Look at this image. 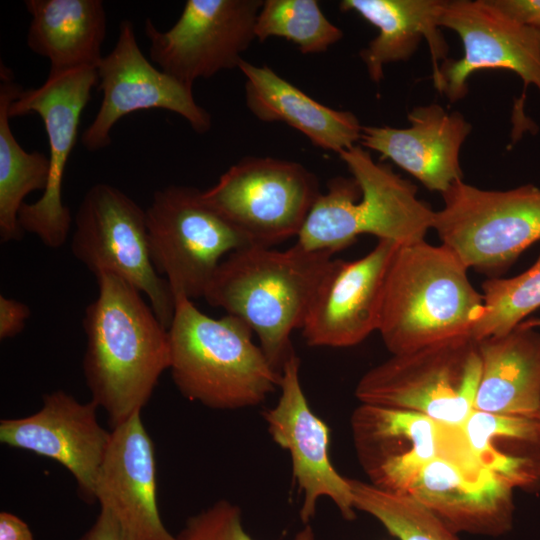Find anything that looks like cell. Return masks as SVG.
<instances>
[{"label":"cell","instance_id":"obj_18","mask_svg":"<svg viewBox=\"0 0 540 540\" xmlns=\"http://www.w3.org/2000/svg\"><path fill=\"white\" fill-rule=\"evenodd\" d=\"M97 408L94 401L82 403L63 390L47 393L36 413L0 421V442L63 465L82 499L94 503L96 479L112 433L99 424Z\"/></svg>","mask_w":540,"mask_h":540},{"label":"cell","instance_id":"obj_1","mask_svg":"<svg viewBox=\"0 0 540 540\" xmlns=\"http://www.w3.org/2000/svg\"><path fill=\"white\" fill-rule=\"evenodd\" d=\"M96 279L97 297L83 316V373L92 401L104 409L113 429L151 398L170 367V339L139 290L115 275Z\"/></svg>","mask_w":540,"mask_h":540},{"label":"cell","instance_id":"obj_8","mask_svg":"<svg viewBox=\"0 0 540 540\" xmlns=\"http://www.w3.org/2000/svg\"><path fill=\"white\" fill-rule=\"evenodd\" d=\"M145 211L151 259L174 298L179 294L189 299L204 297L223 259L252 246L195 187L158 189Z\"/></svg>","mask_w":540,"mask_h":540},{"label":"cell","instance_id":"obj_14","mask_svg":"<svg viewBox=\"0 0 540 540\" xmlns=\"http://www.w3.org/2000/svg\"><path fill=\"white\" fill-rule=\"evenodd\" d=\"M100 107L81 136L83 147L100 151L111 143V130L123 117L142 110L162 109L182 116L196 133L212 126L210 113L200 106L192 87L156 68L141 51L132 21L122 20L111 52L96 67Z\"/></svg>","mask_w":540,"mask_h":540},{"label":"cell","instance_id":"obj_10","mask_svg":"<svg viewBox=\"0 0 540 540\" xmlns=\"http://www.w3.org/2000/svg\"><path fill=\"white\" fill-rule=\"evenodd\" d=\"M350 423L359 463L370 483L381 489L407 494L419 471L435 459L476 474L488 470L471 449L461 426L413 411L368 404L353 411Z\"/></svg>","mask_w":540,"mask_h":540},{"label":"cell","instance_id":"obj_30","mask_svg":"<svg viewBox=\"0 0 540 540\" xmlns=\"http://www.w3.org/2000/svg\"><path fill=\"white\" fill-rule=\"evenodd\" d=\"M176 537L177 540H255L243 527L240 508L227 500H219L189 517Z\"/></svg>","mask_w":540,"mask_h":540},{"label":"cell","instance_id":"obj_24","mask_svg":"<svg viewBox=\"0 0 540 540\" xmlns=\"http://www.w3.org/2000/svg\"><path fill=\"white\" fill-rule=\"evenodd\" d=\"M481 372L474 409L534 418L540 409V332L519 324L477 341Z\"/></svg>","mask_w":540,"mask_h":540},{"label":"cell","instance_id":"obj_35","mask_svg":"<svg viewBox=\"0 0 540 540\" xmlns=\"http://www.w3.org/2000/svg\"><path fill=\"white\" fill-rule=\"evenodd\" d=\"M0 540H33L29 526L16 515L0 513Z\"/></svg>","mask_w":540,"mask_h":540},{"label":"cell","instance_id":"obj_37","mask_svg":"<svg viewBox=\"0 0 540 540\" xmlns=\"http://www.w3.org/2000/svg\"><path fill=\"white\" fill-rule=\"evenodd\" d=\"M293 540H315L312 527L309 524H306V526L294 536Z\"/></svg>","mask_w":540,"mask_h":540},{"label":"cell","instance_id":"obj_23","mask_svg":"<svg viewBox=\"0 0 540 540\" xmlns=\"http://www.w3.org/2000/svg\"><path fill=\"white\" fill-rule=\"evenodd\" d=\"M238 68L246 79V105L259 120L285 122L316 147L338 154L360 141L363 126L352 112L319 103L268 66L243 59Z\"/></svg>","mask_w":540,"mask_h":540},{"label":"cell","instance_id":"obj_13","mask_svg":"<svg viewBox=\"0 0 540 540\" xmlns=\"http://www.w3.org/2000/svg\"><path fill=\"white\" fill-rule=\"evenodd\" d=\"M261 0H187L166 31L145 20L150 59L158 68L193 87L200 78L238 68L255 37Z\"/></svg>","mask_w":540,"mask_h":540},{"label":"cell","instance_id":"obj_21","mask_svg":"<svg viewBox=\"0 0 540 540\" xmlns=\"http://www.w3.org/2000/svg\"><path fill=\"white\" fill-rule=\"evenodd\" d=\"M514 488L492 471L476 474L435 459L419 471L407 494L456 533L500 536L512 528Z\"/></svg>","mask_w":540,"mask_h":540},{"label":"cell","instance_id":"obj_19","mask_svg":"<svg viewBox=\"0 0 540 540\" xmlns=\"http://www.w3.org/2000/svg\"><path fill=\"white\" fill-rule=\"evenodd\" d=\"M95 484V498L128 540H177L158 509L154 444L141 412L116 426Z\"/></svg>","mask_w":540,"mask_h":540},{"label":"cell","instance_id":"obj_28","mask_svg":"<svg viewBox=\"0 0 540 540\" xmlns=\"http://www.w3.org/2000/svg\"><path fill=\"white\" fill-rule=\"evenodd\" d=\"M255 37L284 38L303 54H317L338 42L343 32L325 17L316 0H266L257 16Z\"/></svg>","mask_w":540,"mask_h":540},{"label":"cell","instance_id":"obj_16","mask_svg":"<svg viewBox=\"0 0 540 540\" xmlns=\"http://www.w3.org/2000/svg\"><path fill=\"white\" fill-rule=\"evenodd\" d=\"M276 405L264 412L268 432L290 454L293 478L303 493L300 518L309 524L320 498L328 497L345 520L355 518L348 478L329 458L330 430L311 409L300 381V359L293 352L285 361Z\"/></svg>","mask_w":540,"mask_h":540},{"label":"cell","instance_id":"obj_34","mask_svg":"<svg viewBox=\"0 0 540 540\" xmlns=\"http://www.w3.org/2000/svg\"><path fill=\"white\" fill-rule=\"evenodd\" d=\"M78 540H128L112 515L100 508L92 526Z\"/></svg>","mask_w":540,"mask_h":540},{"label":"cell","instance_id":"obj_29","mask_svg":"<svg viewBox=\"0 0 540 540\" xmlns=\"http://www.w3.org/2000/svg\"><path fill=\"white\" fill-rule=\"evenodd\" d=\"M483 312L470 336L475 340L504 335L540 308V254L523 273L491 277L482 283Z\"/></svg>","mask_w":540,"mask_h":540},{"label":"cell","instance_id":"obj_36","mask_svg":"<svg viewBox=\"0 0 540 540\" xmlns=\"http://www.w3.org/2000/svg\"><path fill=\"white\" fill-rule=\"evenodd\" d=\"M522 323L524 325L528 326V327L539 328L540 327V318H531V319L523 321ZM534 418H535V420H536V422L538 424V431H539V445H538V447H540V409L538 410V412L536 413Z\"/></svg>","mask_w":540,"mask_h":540},{"label":"cell","instance_id":"obj_32","mask_svg":"<svg viewBox=\"0 0 540 540\" xmlns=\"http://www.w3.org/2000/svg\"><path fill=\"white\" fill-rule=\"evenodd\" d=\"M30 317L29 307L16 299L0 295V339L21 333Z\"/></svg>","mask_w":540,"mask_h":540},{"label":"cell","instance_id":"obj_5","mask_svg":"<svg viewBox=\"0 0 540 540\" xmlns=\"http://www.w3.org/2000/svg\"><path fill=\"white\" fill-rule=\"evenodd\" d=\"M352 178L337 177L312 205L297 236L310 251L333 254L361 234L406 245L425 240L434 210L417 196L416 186L370 152L355 145L339 153Z\"/></svg>","mask_w":540,"mask_h":540},{"label":"cell","instance_id":"obj_27","mask_svg":"<svg viewBox=\"0 0 540 540\" xmlns=\"http://www.w3.org/2000/svg\"><path fill=\"white\" fill-rule=\"evenodd\" d=\"M348 480L354 508L377 519L399 540H459L456 532L413 496Z\"/></svg>","mask_w":540,"mask_h":540},{"label":"cell","instance_id":"obj_26","mask_svg":"<svg viewBox=\"0 0 540 540\" xmlns=\"http://www.w3.org/2000/svg\"><path fill=\"white\" fill-rule=\"evenodd\" d=\"M0 79V240L8 243L24 235L19 211L28 194L45 190L49 158L38 151L28 152L18 143L10 127L8 110L23 88L3 62Z\"/></svg>","mask_w":540,"mask_h":540},{"label":"cell","instance_id":"obj_12","mask_svg":"<svg viewBox=\"0 0 540 540\" xmlns=\"http://www.w3.org/2000/svg\"><path fill=\"white\" fill-rule=\"evenodd\" d=\"M97 82L96 68L91 67L49 74L40 86L23 89L8 110L10 118L38 114L47 133V185L36 202L22 205L18 220L24 233L36 235L49 248H59L66 242L73 223L62 198L63 176L77 142L82 112Z\"/></svg>","mask_w":540,"mask_h":540},{"label":"cell","instance_id":"obj_2","mask_svg":"<svg viewBox=\"0 0 540 540\" xmlns=\"http://www.w3.org/2000/svg\"><path fill=\"white\" fill-rule=\"evenodd\" d=\"M333 255L297 243L283 251L248 246L223 259L204 298L211 306L242 319L281 373L294 352L290 336L302 328Z\"/></svg>","mask_w":540,"mask_h":540},{"label":"cell","instance_id":"obj_22","mask_svg":"<svg viewBox=\"0 0 540 540\" xmlns=\"http://www.w3.org/2000/svg\"><path fill=\"white\" fill-rule=\"evenodd\" d=\"M445 0H343L340 9L354 11L378 28L379 34L360 52L370 79L379 83L384 66L408 60L425 39L432 62L434 86L448 44L440 26Z\"/></svg>","mask_w":540,"mask_h":540},{"label":"cell","instance_id":"obj_11","mask_svg":"<svg viewBox=\"0 0 540 540\" xmlns=\"http://www.w3.org/2000/svg\"><path fill=\"white\" fill-rule=\"evenodd\" d=\"M321 192L302 164L272 157H245L203 191L205 201L254 246L272 247L298 236Z\"/></svg>","mask_w":540,"mask_h":540},{"label":"cell","instance_id":"obj_25","mask_svg":"<svg viewBox=\"0 0 540 540\" xmlns=\"http://www.w3.org/2000/svg\"><path fill=\"white\" fill-rule=\"evenodd\" d=\"M31 22L27 46L50 62L49 74L96 68L107 18L101 0H26Z\"/></svg>","mask_w":540,"mask_h":540},{"label":"cell","instance_id":"obj_15","mask_svg":"<svg viewBox=\"0 0 540 540\" xmlns=\"http://www.w3.org/2000/svg\"><path fill=\"white\" fill-rule=\"evenodd\" d=\"M440 26L456 32L464 49L462 58L441 64L435 85L451 103L465 97L469 77L484 69L512 71L540 93V29L514 22L488 0L445 1Z\"/></svg>","mask_w":540,"mask_h":540},{"label":"cell","instance_id":"obj_3","mask_svg":"<svg viewBox=\"0 0 540 540\" xmlns=\"http://www.w3.org/2000/svg\"><path fill=\"white\" fill-rule=\"evenodd\" d=\"M444 244L400 245L387 270L378 332L392 355L471 334L483 296Z\"/></svg>","mask_w":540,"mask_h":540},{"label":"cell","instance_id":"obj_33","mask_svg":"<svg viewBox=\"0 0 540 540\" xmlns=\"http://www.w3.org/2000/svg\"><path fill=\"white\" fill-rule=\"evenodd\" d=\"M514 22L540 29V0H488Z\"/></svg>","mask_w":540,"mask_h":540},{"label":"cell","instance_id":"obj_4","mask_svg":"<svg viewBox=\"0 0 540 540\" xmlns=\"http://www.w3.org/2000/svg\"><path fill=\"white\" fill-rule=\"evenodd\" d=\"M168 332L171 377L188 400L236 410L260 404L279 387L281 373L236 316L212 318L179 294Z\"/></svg>","mask_w":540,"mask_h":540},{"label":"cell","instance_id":"obj_9","mask_svg":"<svg viewBox=\"0 0 540 540\" xmlns=\"http://www.w3.org/2000/svg\"><path fill=\"white\" fill-rule=\"evenodd\" d=\"M73 222L71 248L75 258L96 277L111 274L134 286L169 328L175 298L153 265L146 211L119 188L97 183L86 191Z\"/></svg>","mask_w":540,"mask_h":540},{"label":"cell","instance_id":"obj_20","mask_svg":"<svg viewBox=\"0 0 540 540\" xmlns=\"http://www.w3.org/2000/svg\"><path fill=\"white\" fill-rule=\"evenodd\" d=\"M407 119V128L363 126L361 146L377 151L428 190L442 194L462 180L459 155L472 125L459 112L434 103L414 107Z\"/></svg>","mask_w":540,"mask_h":540},{"label":"cell","instance_id":"obj_17","mask_svg":"<svg viewBox=\"0 0 540 540\" xmlns=\"http://www.w3.org/2000/svg\"><path fill=\"white\" fill-rule=\"evenodd\" d=\"M399 246L380 239L362 258L332 259L301 328L309 346L350 347L378 331L385 278Z\"/></svg>","mask_w":540,"mask_h":540},{"label":"cell","instance_id":"obj_6","mask_svg":"<svg viewBox=\"0 0 540 540\" xmlns=\"http://www.w3.org/2000/svg\"><path fill=\"white\" fill-rule=\"evenodd\" d=\"M480 372L477 341L467 335L392 355L360 378L355 395L360 404L462 426L474 410Z\"/></svg>","mask_w":540,"mask_h":540},{"label":"cell","instance_id":"obj_7","mask_svg":"<svg viewBox=\"0 0 540 540\" xmlns=\"http://www.w3.org/2000/svg\"><path fill=\"white\" fill-rule=\"evenodd\" d=\"M441 195L432 229L469 269L503 273L540 240L539 187L486 190L460 180Z\"/></svg>","mask_w":540,"mask_h":540},{"label":"cell","instance_id":"obj_31","mask_svg":"<svg viewBox=\"0 0 540 540\" xmlns=\"http://www.w3.org/2000/svg\"><path fill=\"white\" fill-rule=\"evenodd\" d=\"M461 427L470 446L498 439L539 445L538 424L531 417L499 415L474 409Z\"/></svg>","mask_w":540,"mask_h":540}]
</instances>
